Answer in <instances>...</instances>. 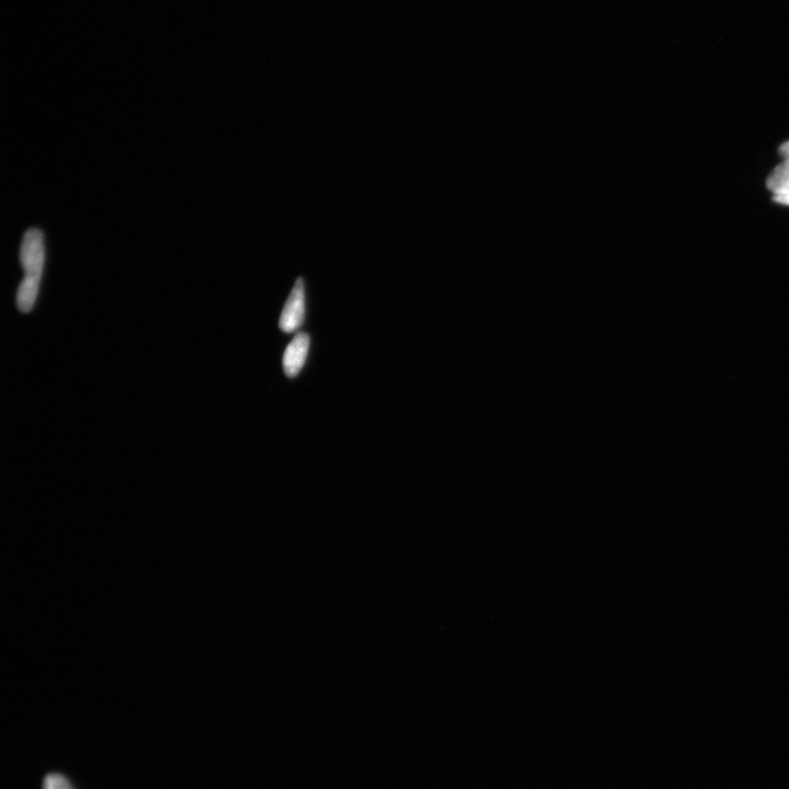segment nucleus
I'll list each match as a JSON object with an SVG mask.
<instances>
[{"label": "nucleus", "mask_w": 789, "mask_h": 789, "mask_svg": "<svg viewBox=\"0 0 789 789\" xmlns=\"http://www.w3.org/2000/svg\"><path fill=\"white\" fill-rule=\"evenodd\" d=\"M21 266L25 277L17 293V306L21 313L33 310L38 299L45 262L43 233L39 228H30L22 239L20 248Z\"/></svg>", "instance_id": "obj_1"}, {"label": "nucleus", "mask_w": 789, "mask_h": 789, "mask_svg": "<svg viewBox=\"0 0 789 789\" xmlns=\"http://www.w3.org/2000/svg\"><path fill=\"white\" fill-rule=\"evenodd\" d=\"M306 315V290L303 279L296 281L294 288L281 313L279 327L285 334H292L301 328Z\"/></svg>", "instance_id": "obj_2"}, {"label": "nucleus", "mask_w": 789, "mask_h": 789, "mask_svg": "<svg viewBox=\"0 0 789 789\" xmlns=\"http://www.w3.org/2000/svg\"><path fill=\"white\" fill-rule=\"evenodd\" d=\"M311 338L305 333L297 334L285 349L283 356V370L289 379H294L301 373L310 351Z\"/></svg>", "instance_id": "obj_3"}, {"label": "nucleus", "mask_w": 789, "mask_h": 789, "mask_svg": "<svg viewBox=\"0 0 789 789\" xmlns=\"http://www.w3.org/2000/svg\"><path fill=\"white\" fill-rule=\"evenodd\" d=\"M766 186L775 196H785L789 194V158L777 166L766 181Z\"/></svg>", "instance_id": "obj_4"}, {"label": "nucleus", "mask_w": 789, "mask_h": 789, "mask_svg": "<svg viewBox=\"0 0 789 789\" xmlns=\"http://www.w3.org/2000/svg\"><path fill=\"white\" fill-rule=\"evenodd\" d=\"M43 789H74V787L63 775L52 773L45 777Z\"/></svg>", "instance_id": "obj_5"}, {"label": "nucleus", "mask_w": 789, "mask_h": 789, "mask_svg": "<svg viewBox=\"0 0 789 789\" xmlns=\"http://www.w3.org/2000/svg\"><path fill=\"white\" fill-rule=\"evenodd\" d=\"M774 201L776 203L789 205V194H785V196H775Z\"/></svg>", "instance_id": "obj_6"}, {"label": "nucleus", "mask_w": 789, "mask_h": 789, "mask_svg": "<svg viewBox=\"0 0 789 789\" xmlns=\"http://www.w3.org/2000/svg\"><path fill=\"white\" fill-rule=\"evenodd\" d=\"M780 154L784 156L786 159L789 158V142L783 144L780 147Z\"/></svg>", "instance_id": "obj_7"}]
</instances>
